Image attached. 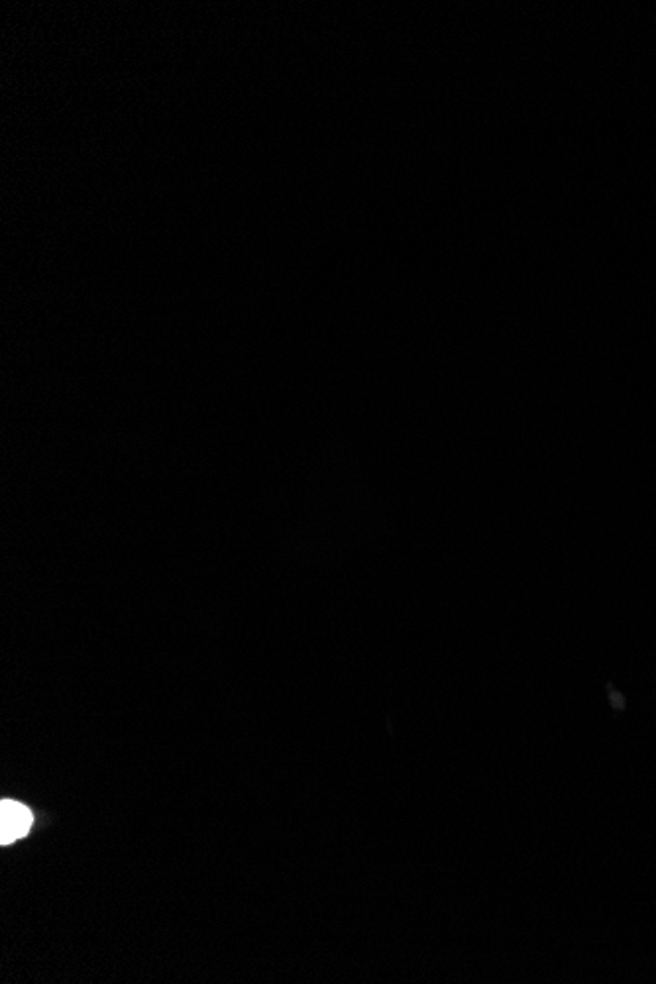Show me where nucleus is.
<instances>
[{
    "mask_svg": "<svg viewBox=\"0 0 656 984\" xmlns=\"http://www.w3.org/2000/svg\"><path fill=\"white\" fill-rule=\"evenodd\" d=\"M32 812L14 800H4L0 804V843L10 845L22 839L32 827Z\"/></svg>",
    "mask_w": 656,
    "mask_h": 984,
    "instance_id": "1",
    "label": "nucleus"
}]
</instances>
